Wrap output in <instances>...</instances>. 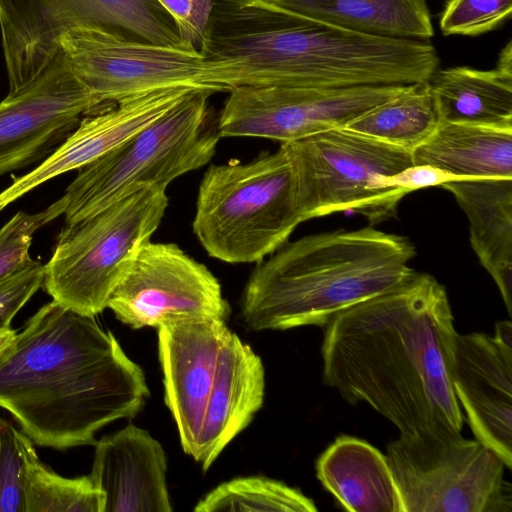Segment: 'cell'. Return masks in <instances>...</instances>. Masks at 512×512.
<instances>
[{"mask_svg":"<svg viewBox=\"0 0 512 512\" xmlns=\"http://www.w3.org/2000/svg\"><path fill=\"white\" fill-rule=\"evenodd\" d=\"M191 89L166 88L131 97L85 116L75 130L32 171L0 192V211L41 184L81 169L161 117Z\"/></svg>","mask_w":512,"mask_h":512,"instance_id":"obj_17","label":"cell"},{"mask_svg":"<svg viewBox=\"0 0 512 512\" xmlns=\"http://www.w3.org/2000/svg\"><path fill=\"white\" fill-rule=\"evenodd\" d=\"M415 255L407 237L372 226L286 242L250 274L242 320L253 331L324 327L341 311L405 280Z\"/></svg>","mask_w":512,"mask_h":512,"instance_id":"obj_4","label":"cell"},{"mask_svg":"<svg viewBox=\"0 0 512 512\" xmlns=\"http://www.w3.org/2000/svg\"><path fill=\"white\" fill-rule=\"evenodd\" d=\"M261 358L232 331L223 346L215 387L205 409L194 460L206 471L262 407Z\"/></svg>","mask_w":512,"mask_h":512,"instance_id":"obj_19","label":"cell"},{"mask_svg":"<svg viewBox=\"0 0 512 512\" xmlns=\"http://www.w3.org/2000/svg\"><path fill=\"white\" fill-rule=\"evenodd\" d=\"M294 171L285 149L248 162L211 164L199 185L193 232L210 257L258 263L302 223Z\"/></svg>","mask_w":512,"mask_h":512,"instance_id":"obj_5","label":"cell"},{"mask_svg":"<svg viewBox=\"0 0 512 512\" xmlns=\"http://www.w3.org/2000/svg\"><path fill=\"white\" fill-rule=\"evenodd\" d=\"M107 308L133 329L187 320L226 321L231 312L206 265L174 243L152 241L142 247Z\"/></svg>","mask_w":512,"mask_h":512,"instance_id":"obj_13","label":"cell"},{"mask_svg":"<svg viewBox=\"0 0 512 512\" xmlns=\"http://www.w3.org/2000/svg\"><path fill=\"white\" fill-rule=\"evenodd\" d=\"M409 85L342 88L237 86L217 118L224 137L263 138L280 143L346 127Z\"/></svg>","mask_w":512,"mask_h":512,"instance_id":"obj_12","label":"cell"},{"mask_svg":"<svg viewBox=\"0 0 512 512\" xmlns=\"http://www.w3.org/2000/svg\"><path fill=\"white\" fill-rule=\"evenodd\" d=\"M323 379L350 404L365 403L400 434L461 431L451 380L457 331L446 288L413 271L324 327Z\"/></svg>","mask_w":512,"mask_h":512,"instance_id":"obj_1","label":"cell"},{"mask_svg":"<svg viewBox=\"0 0 512 512\" xmlns=\"http://www.w3.org/2000/svg\"><path fill=\"white\" fill-rule=\"evenodd\" d=\"M44 265L34 259L0 279V329L10 327L19 310L42 286Z\"/></svg>","mask_w":512,"mask_h":512,"instance_id":"obj_31","label":"cell"},{"mask_svg":"<svg viewBox=\"0 0 512 512\" xmlns=\"http://www.w3.org/2000/svg\"><path fill=\"white\" fill-rule=\"evenodd\" d=\"M85 25L157 45L184 44L173 17L158 0H0L9 93L48 68L61 53L62 34Z\"/></svg>","mask_w":512,"mask_h":512,"instance_id":"obj_10","label":"cell"},{"mask_svg":"<svg viewBox=\"0 0 512 512\" xmlns=\"http://www.w3.org/2000/svg\"><path fill=\"white\" fill-rule=\"evenodd\" d=\"M451 380L475 439L511 469L512 350L485 333H457Z\"/></svg>","mask_w":512,"mask_h":512,"instance_id":"obj_16","label":"cell"},{"mask_svg":"<svg viewBox=\"0 0 512 512\" xmlns=\"http://www.w3.org/2000/svg\"><path fill=\"white\" fill-rule=\"evenodd\" d=\"M24 461V512H104L105 495L90 475L66 478L45 465L33 441L15 429Z\"/></svg>","mask_w":512,"mask_h":512,"instance_id":"obj_26","label":"cell"},{"mask_svg":"<svg viewBox=\"0 0 512 512\" xmlns=\"http://www.w3.org/2000/svg\"><path fill=\"white\" fill-rule=\"evenodd\" d=\"M316 475L351 512H403L387 456L369 442L338 436L318 457Z\"/></svg>","mask_w":512,"mask_h":512,"instance_id":"obj_21","label":"cell"},{"mask_svg":"<svg viewBox=\"0 0 512 512\" xmlns=\"http://www.w3.org/2000/svg\"><path fill=\"white\" fill-rule=\"evenodd\" d=\"M441 187L467 216L471 247L512 316V179H461Z\"/></svg>","mask_w":512,"mask_h":512,"instance_id":"obj_20","label":"cell"},{"mask_svg":"<svg viewBox=\"0 0 512 512\" xmlns=\"http://www.w3.org/2000/svg\"><path fill=\"white\" fill-rule=\"evenodd\" d=\"M439 123L512 130V75L453 67L428 80Z\"/></svg>","mask_w":512,"mask_h":512,"instance_id":"obj_24","label":"cell"},{"mask_svg":"<svg viewBox=\"0 0 512 512\" xmlns=\"http://www.w3.org/2000/svg\"><path fill=\"white\" fill-rule=\"evenodd\" d=\"M439 125L428 81L409 84L345 128L412 152Z\"/></svg>","mask_w":512,"mask_h":512,"instance_id":"obj_25","label":"cell"},{"mask_svg":"<svg viewBox=\"0 0 512 512\" xmlns=\"http://www.w3.org/2000/svg\"><path fill=\"white\" fill-rule=\"evenodd\" d=\"M456 180H461V178L429 165L417 164H412L394 175L380 178L383 186L399 188L408 193L418 189L441 186Z\"/></svg>","mask_w":512,"mask_h":512,"instance_id":"obj_33","label":"cell"},{"mask_svg":"<svg viewBox=\"0 0 512 512\" xmlns=\"http://www.w3.org/2000/svg\"><path fill=\"white\" fill-rule=\"evenodd\" d=\"M195 512H315L312 499L285 483L262 476L238 477L203 497Z\"/></svg>","mask_w":512,"mask_h":512,"instance_id":"obj_27","label":"cell"},{"mask_svg":"<svg viewBox=\"0 0 512 512\" xmlns=\"http://www.w3.org/2000/svg\"><path fill=\"white\" fill-rule=\"evenodd\" d=\"M163 447L128 424L95 443L89 474L105 495L104 512H171Z\"/></svg>","mask_w":512,"mask_h":512,"instance_id":"obj_18","label":"cell"},{"mask_svg":"<svg viewBox=\"0 0 512 512\" xmlns=\"http://www.w3.org/2000/svg\"><path fill=\"white\" fill-rule=\"evenodd\" d=\"M511 15L512 0H448L439 24L446 36H477L495 30Z\"/></svg>","mask_w":512,"mask_h":512,"instance_id":"obj_29","label":"cell"},{"mask_svg":"<svg viewBox=\"0 0 512 512\" xmlns=\"http://www.w3.org/2000/svg\"><path fill=\"white\" fill-rule=\"evenodd\" d=\"M411 153L413 164L461 179H512V130L439 123Z\"/></svg>","mask_w":512,"mask_h":512,"instance_id":"obj_23","label":"cell"},{"mask_svg":"<svg viewBox=\"0 0 512 512\" xmlns=\"http://www.w3.org/2000/svg\"><path fill=\"white\" fill-rule=\"evenodd\" d=\"M210 89H191L161 117L79 169L64 198L65 224L88 218L149 186L167 188L211 161L220 140L209 114Z\"/></svg>","mask_w":512,"mask_h":512,"instance_id":"obj_6","label":"cell"},{"mask_svg":"<svg viewBox=\"0 0 512 512\" xmlns=\"http://www.w3.org/2000/svg\"><path fill=\"white\" fill-rule=\"evenodd\" d=\"M75 75L101 103L166 88L210 89L200 51L188 44L157 45L98 26H77L59 38Z\"/></svg>","mask_w":512,"mask_h":512,"instance_id":"obj_11","label":"cell"},{"mask_svg":"<svg viewBox=\"0 0 512 512\" xmlns=\"http://www.w3.org/2000/svg\"><path fill=\"white\" fill-rule=\"evenodd\" d=\"M199 51L218 92L406 85L427 82L440 63L430 41L359 34L251 0H213Z\"/></svg>","mask_w":512,"mask_h":512,"instance_id":"obj_3","label":"cell"},{"mask_svg":"<svg viewBox=\"0 0 512 512\" xmlns=\"http://www.w3.org/2000/svg\"><path fill=\"white\" fill-rule=\"evenodd\" d=\"M66 209L64 196L36 213L20 211L0 228V279L31 259L29 250L34 233Z\"/></svg>","mask_w":512,"mask_h":512,"instance_id":"obj_28","label":"cell"},{"mask_svg":"<svg viewBox=\"0 0 512 512\" xmlns=\"http://www.w3.org/2000/svg\"><path fill=\"white\" fill-rule=\"evenodd\" d=\"M351 32L430 41L434 36L426 0H251Z\"/></svg>","mask_w":512,"mask_h":512,"instance_id":"obj_22","label":"cell"},{"mask_svg":"<svg viewBox=\"0 0 512 512\" xmlns=\"http://www.w3.org/2000/svg\"><path fill=\"white\" fill-rule=\"evenodd\" d=\"M173 17L181 39L199 50L213 0H158Z\"/></svg>","mask_w":512,"mask_h":512,"instance_id":"obj_32","label":"cell"},{"mask_svg":"<svg viewBox=\"0 0 512 512\" xmlns=\"http://www.w3.org/2000/svg\"><path fill=\"white\" fill-rule=\"evenodd\" d=\"M291 162L302 221L353 210L370 226L397 213L408 194L381 184L413 164L410 151L345 127L281 143Z\"/></svg>","mask_w":512,"mask_h":512,"instance_id":"obj_8","label":"cell"},{"mask_svg":"<svg viewBox=\"0 0 512 512\" xmlns=\"http://www.w3.org/2000/svg\"><path fill=\"white\" fill-rule=\"evenodd\" d=\"M166 189L149 185L60 231L42 286L61 306L86 316L108 300L168 207Z\"/></svg>","mask_w":512,"mask_h":512,"instance_id":"obj_7","label":"cell"},{"mask_svg":"<svg viewBox=\"0 0 512 512\" xmlns=\"http://www.w3.org/2000/svg\"><path fill=\"white\" fill-rule=\"evenodd\" d=\"M231 330L218 319L187 320L158 328V353L165 403L183 451L193 457L219 360Z\"/></svg>","mask_w":512,"mask_h":512,"instance_id":"obj_15","label":"cell"},{"mask_svg":"<svg viewBox=\"0 0 512 512\" xmlns=\"http://www.w3.org/2000/svg\"><path fill=\"white\" fill-rule=\"evenodd\" d=\"M102 105L61 52L34 81L0 102V176L43 161Z\"/></svg>","mask_w":512,"mask_h":512,"instance_id":"obj_14","label":"cell"},{"mask_svg":"<svg viewBox=\"0 0 512 512\" xmlns=\"http://www.w3.org/2000/svg\"><path fill=\"white\" fill-rule=\"evenodd\" d=\"M493 337L496 341L507 349L512 350V323L510 320L498 321L495 325Z\"/></svg>","mask_w":512,"mask_h":512,"instance_id":"obj_34","label":"cell"},{"mask_svg":"<svg viewBox=\"0 0 512 512\" xmlns=\"http://www.w3.org/2000/svg\"><path fill=\"white\" fill-rule=\"evenodd\" d=\"M148 396L114 334L53 300L0 353V408L40 446L95 445L101 428L134 417Z\"/></svg>","mask_w":512,"mask_h":512,"instance_id":"obj_2","label":"cell"},{"mask_svg":"<svg viewBox=\"0 0 512 512\" xmlns=\"http://www.w3.org/2000/svg\"><path fill=\"white\" fill-rule=\"evenodd\" d=\"M403 512H511L504 461L478 440L440 429L400 434L387 446Z\"/></svg>","mask_w":512,"mask_h":512,"instance_id":"obj_9","label":"cell"},{"mask_svg":"<svg viewBox=\"0 0 512 512\" xmlns=\"http://www.w3.org/2000/svg\"><path fill=\"white\" fill-rule=\"evenodd\" d=\"M17 334L11 327L0 329V353L13 341Z\"/></svg>","mask_w":512,"mask_h":512,"instance_id":"obj_36","label":"cell"},{"mask_svg":"<svg viewBox=\"0 0 512 512\" xmlns=\"http://www.w3.org/2000/svg\"><path fill=\"white\" fill-rule=\"evenodd\" d=\"M15 427L0 417V512H24V461Z\"/></svg>","mask_w":512,"mask_h":512,"instance_id":"obj_30","label":"cell"},{"mask_svg":"<svg viewBox=\"0 0 512 512\" xmlns=\"http://www.w3.org/2000/svg\"><path fill=\"white\" fill-rule=\"evenodd\" d=\"M496 69L512 75V41H508L506 46L502 49L498 61Z\"/></svg>","mask_w":512,"mask_h":512,"instance_id":"obj_35","label":"cell"}]
</instances>
